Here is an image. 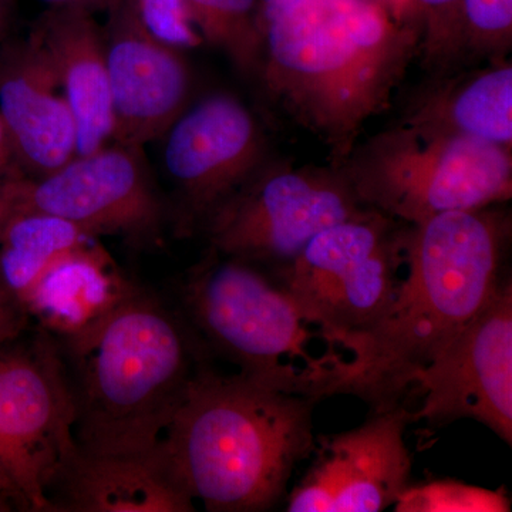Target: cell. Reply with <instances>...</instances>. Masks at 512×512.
<instances>
[{"label":"cell","mask_w":512,"mask_h":512,"mask_svg":"<svg viewBox=\"0 0 512 512\" xmlns=\"http://www.w3.org/2000/svg\"><path fill=\"white\" fill-rule=\"evenodd\" d=\"M30 316L22 303L0 282V345L28 332Z\"/></svg>","instance_id":"484cf974"},{"label":"cell","mask_w":512,"mask_h":512,"mask_svg":"<svg viewBox=\"0 0 512 512\" xmlns=\"http://www.w3.org/2000/svg\"><path fill=\"white\" fill-rule=\"evenodd\" d=\"M410 121L511 147V64H497L447 86Z\"/></svg>","instance_id":"d6986e66"},{"label":"cell","mask_w":512,"mask_h":512,"mask_svg":"<svg viewBox=\"0 0 512 512\" xmlns=\"http://www.w3.org/2000/svg\"><path fill=\"white\" fill-rule=\"evenodd\" d=\"M406 403L372 410L355 429L316 437L311 467L286 495L288 512H380L394 507L412 477Z\"/></svg>","instance_id":"4fadbf2b"},{"label":"cell","mask_w":512,"mask_h":512,"mask_svg":"<svg viewBox=\"0 0 512 512\" xmlns=\"http://www.w3.org/2000/svg\"><path fill=\"white\" fill-rule=\"evenodd\" d=\"M0 117L15 157L33 178L53 173L76 157L72 111L45 49L32 33L0 53Z\"/></svg>","instance_id":"9a60e30c"},{"label":"cell","mask_w":512,"mask_h":512,"mask_svg":"<svg viewBox=\"0 0 512 512\" xmlns=\"http://www.w3.org/2000/svg\"><path fill=\"white\" fill-rule=\"evenodd\" d=\"M202 40L217 46L241 73L258 74L264 45L262 0H183Z\"/></svg>","instance_id":"44dd1931"},{"label":"cell","mask_w":512,"mask_h":512,"mask_svg":"<svg viewBox=\"0 0 512 512\" xmlns=\"http://www.w3.org/2000/svg\"><path fill=\"white\" fill-rule=\"evenodd\" d=\"M10 215L45 212L90 237H117L137 248L163 242L168 210L138 148L107 144L53 173L12 178L0 188Z\"/></svg>","instance_id":"30bf717a"},{"label":"cell","mask_w":512,"mask_h":512,"mask_svg":"<svg viewBox=\"0 0 512 512\" xmlns=\"http://www.w3.org/2000/svg\"><path fill=\"white\" fill-rule=\"evenodd\" d=\"M464 37L481 49H498L511 40L512 0H461Z\"/></svg>","instance_id":"d4e9b609"},{"label":"cell","mask_w":512,"mask_h":512,"mask_svg":"<svg viewBox=\"0 0 512 512\" xmlns=\"http://www.w3.org/2000/svg\"><path fill=\"white\" fill-rule=\"evenodd\" d=\"M376 211L343 170L264 165L205 221L210 249L274 275L323 229Z\"/></svg>","instance_id":"9c48e42d"},{"label":"cell","mask_w":512,"mask_h":512,"mask_svg":"<svg viewBox=\"0 0 512 512\" xmlns=\"http://www.w3.org/2000/svg\"><path fill=\"white\" fill-rule=\"evenodd\" d=\"M23 335L0 345V510L55 512L47 490L76 444L72 393L55 336Z\"/></svg>","instance_id":"52a82bcc"},{"label":"cell","mask_w":512,"mask_h":512,"mask_svg":"<svg viewBox=\"0 0 512 512\" xmlns=\"http://www.w3.org/2000/svg\"><path fill=\"white\" fill-rule=\"evenodd\" d=\"M32 35L45 49L72 111L76 156L107 146L113 133V111L103 28L93 9L49 8Z\"/></svg>","instance_id":"e0dca14e"},{"label":"cell","mask_w":512,"mask_h":512,"mask_svg":"<svg viewBox=\"0 0 512 512\" xmlns=\"http://www.w3.org/2000/svg\"><path fill=\"white\" fill-rule=\"evenodd\" d=\"M57 343L72 393L74 440L99 456L157 448L211 359L183 313L138 286L92 326Z\"/></svg>","instance_id":"3957f363"},{"label":"cell","mask_w":512,"mask_h":512,"mask_svg":"<svg viewBox=\"0 0 512 512\" xmlns=\"http://www.w3.org/2000/svg\"><path fill=\"white\" fill-rule=\"evenodd\" d=\"M318 402L207 363L192 379L161 447L177 480L205 510L269 511L285 500L298 464L311 460Z\"/></svg>","instance_id":"277c9868"},{"label":"cell","mask_w":512,"mask_h":512,"mask_svg":"<svg viewBox=\"0 0 512 512\" xmlns=\"http://www.w3.org/2000/svg\"><path fill=\"white\" fill-rule=\"evenodd\" d=\"M180 296L210 356L282 392L316 400L342 394L352 350L264 269L210 249Z\"/></svg>","instance_id":"5b68a950"},{"label":"cell","mask_w":512,"mask_h":512,"mask_svg":"<svg viewBox=\"0 0 512 512\" xmlns=\"http://www.w3.org/2000/svg\"><path fill=\"white\" fill-rule=\"evenodd\" d=\"M409 224L370 211L323 229L272 275L349 346L392 305L406 272Z\"/></svg>","instance_id":"ba28073f"},{"label":"cell","mask_w":512,"mask_h":512,"mask_svg":"<svg viewBox=\"0 0 512 512\" xmlns=\"http://www.w3.org/2000/svg\"><path fill=\"white\" fill-rule=\"evenodd\" d=\"M421 13V49L437 62L458 52L464 43L463 9L461 0H412Z\"/></svg>","instance_id":"603a6c76"},{"label":"cell","mask_w":512,"mask_h":512,"mask_svg":"<svg viewBox=\"0 0 512 512\" xmlns=\"http://www.w3.org/2000/svg\"><path fill=\"white\" fill-rule=\"evenodd\" d=\"M55 512H191L161 443L148 453H84L74 444L47 490Z\"/></svg>","instance_id":"2e32d148"},{"label":"cell","mask_w":512,"mask_h":512,"mask_svg":"<svg viewBox=\"0 0 512 512\" xmlns=\"http://www.w3.org/2000/svg\"><path fill=\"white\" fill-rule=\"evenodd\" d=\"M423 394L414 421L476 420L512 443V281L416 377Z\"/></svg>","instance_id":"7c38bea8"},{"label":"cell","mask_w":512,"mask_h":512,"mask_svg":"<svg viewBox=\"0 0 512 512\" xmlns=\"http://www.w3.org/2000/svg\"><path fill=\"white\" fill-rule=\"evenodd\" d=\"M292 2H295V0H262L264 16L271 15V13L286 8V6L291 5Z\"/></svg>","instance_id":"f546056e"},{"label":"cell","mask_w":512,"mask_h":512,"mask_svg":"<svg viewBox=\"0 0 512 512\" xmlns=\"http://www.w3.org/2000/svg\"><path fill=\"white\" fill-rule=\"evenodd\" d=\"M10 218V212L8 205L3 200L2 194H0V234H2L3 228H5L6 222Z\"/></svg>","instance_id":"4dcf8cb0"},{"label":"cell","mask_w":512,"mask_h":512,"mask_svg":"<svg viewBox=\"0 0 512 512\" xmlns=\"http://www.w3.org/2000/svg\"><path fill=\"white\" fill-rule=\"evenodd\" d=\"M13 19V0H0V39L6 35Z\"/></svg>","instance_id":"f1b7e54d"},{"label":"cell","mask_w":512,"mask_h":512,"mask_svg":"<svg viewBox=\"0 0 512 512\" xmlns=\"http://www.w3.org/2000/svg\"><path fill=\"white\" fill-rule=\"evenodd\" d=\"M93 239L73 222L45 212L10 215L0 234V282L22 303L50 266Z\"/></svg>","instance_id":"ffe728a7"},{"label":"cell","mask_w":512,"mask_h":512,"mask_svg":"<svg viewBox=\"0 0 512 512\" xmlns=\"http://www.w3.org/2000/svg\"><path fill=\"white\" fill-rule=\"evenodd\" d=\"M419 49V26L377 0H295L265 16L256 76L288 116L346 157Z\"/></svg>","instance_id":"6da1fadb"},{"label":"cell","mask_w":512,"mask_h":512,"mask_svg":"<svg viewBox=\"0 0 512 512\" xmlns=\"http://www.w3.org/2000/svg\"><path fill=\"white\" fill-rule=\"evenodd\" d=\"M164 168L178 195L175 222L190 234L264 165L265 140L254 114L228 93L205 96L163 134Z\"/></svg>","instance_id":"8fae6325"},{"label":"cell","mask_w":512,"mask_h":512,"mask_svg":"<svg viewBox=\"0 0 512 512\" xmlns=\"http://www.w3.org/2000/svg\"><path fill=\"white\" fill-rule=\"evenodd\" d=\"M99 245L63 256L40 276L22 305L56 339L79 335L136 289Z\"/></svg>","instance_id":"ac0fdd59"},{"label":"cell","mask_w":512,"mask_h":512,"mask_svg":"<svg viewBox=\"0 0 512 512\" xmlns=\"http://www.w3.org/2000/svg\"><path fill=\"white\" fill-rule=\"evenodd\" d=\"M12 157H15L12 141H10L8 130H6L5 123H3L2 117H0V170L6 168Z\"/></svg>","instance_id":"4316f807"},{"label":"cell","mask_w":512,"mask_h":512,"mask_svg":"<svg viewBox=\"0 0 512 512\" xmlns=\"http://www.w3.org/2000/svg\"><path fill=\"white\" fill-rule=\"evenodd\" d=\"M126 3L148 32L168 45L190 49L202 42L183 0H126Z\"/></svg>","instance_id":"cb8c5ba5"},{"label":"cell","mask_w":512,"mask_h":512,"mask_svg":"<svg viewBox=\"0 0 512 512\" xmlns=\"http://www.w3.org/2000/svg\"><path fill=\"white\" fill-rule=\"evenodd\" d=\"M49 8H69V6H82V8H92L104 3L106 5L107 0H42Z\"/></svg>","instance_id":"83f0119b"},{"label":"cell","mask_w":512,"mask_h":512,"mask_svg":"<svg viewBox=\"0 0 512 512\" xmlns=\"http://www.w3.org/2000/svg\"><path fill=\"white\" fill-rule=\"evenodd\" d=\"M511 147L409 121L343 170L360 200L404 224L510 200Z\"/></svg>","instance_id":"8992f818"},{"label":"cell","mask_w":512,"mask_h":512,"mask_svg":"<svg viewBox=\"0 0 512 512\" xmlns=\"http://www.w3.org/2000/svg\"><path fill=\"white\" fill-rule=\"evenodd\" d=\"M396 511H510L507 495L454 480L413 485L404 490Z\"/></svg>","instance_id":"7402d4cb"},{"label":"cell","mask_w":512,"mask_h":512,"mask_svg":"<svg viewBox=\"0 0 512 512\" xmlns=\"http://www.w3.org/2000/svg\"><path fill=\"white\" fill-rule=\"evenodd\" d=\"M510 239V214L500 205L409 225L402 285L383 318L355 339L342 394L360 397L372 410L404 403L421 370L510 276Z\"/></svg>","instance_id":"7a4b0ae2"},{"label":"cell","mask_w":512,"mask_h":512,"mask_svg":"<svg viewBox=\"0 0 512 512\" xmlns=\"http://www.w3.org/2000/svg\"><path fill=\"white\" fill-rule=\"evenodd\" d=\"M106 5L109 20L103 35L113 111L111 141L140 150L163 137L187 107L190 67L183 49L151 35L126 0H107Z\"/></svg>","instance_id":"5bb4252c"}]
</instances>
